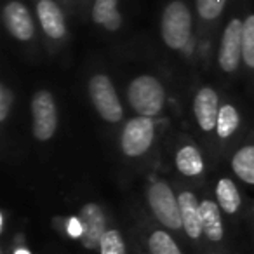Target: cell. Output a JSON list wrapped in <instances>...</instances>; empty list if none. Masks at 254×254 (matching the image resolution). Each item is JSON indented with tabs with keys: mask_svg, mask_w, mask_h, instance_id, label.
Instances as JSON below:
<instances>
[{
	"mask_svg": "<svg viewBox=\"0 0 254 254\" xmlns=\"http://www.w3.org/2000/svg\"><path fill=\"white\" fill-rule=\"evenodd\" d=\"M146 204L162 228L174 233H180L183 230L180 198L166 180L159 178L150 180L146 187Z\"/></svg>",
	"mask_w": 254,
	"mask_h": 254,
	"instance_id": "obj_1",
	"label": "cell"
},
{
	"mask_svg": "<svg viewBox=\"0 0 254 254\" xmlns=\"http://www.w3.org/2000/svg\"><path fill=\"white\" fill-rule=\"evenodd\" d=\"M166 87L155 75H138L127 85L129 106L141 117H159L166 106Z\"/></svg>",
	"mask_w": 254,
	"mask_h": 254,
	"instance_id": "obj_2",
	"label": "cell"
},
{
	"mask_svg": "<svg viewBox=\"0 0 254 254\" xmlns=\"http://www.w3.org/2000/svg\"><path fill=\"white\" fill-rule=\"evenodd\" d=\"M193 33V16L183 0H173L164 7L160 18L162 42L171 51H183Z\"/></svg>",
	"mask_w": 254,
	"mask_h": 254,
	"instance_id": "obj_3",
	"label": "cell"
},
{
	"mask_svg": "<svg viewBox=\"0 0 254 254\" xmlns=\"http://www.w3.org/2000/svg\"><path fill=\"white\" fill-rule=\"evenodd\" d=\"M87 94L96 113L106 124H119L124 119V106L113 80L106 73H94L87 82Z\"/></svg>",
	"mask_w": 254,
	"mask_h": 254,
	"instance_id": "obj_4",
	"label": "cell"
},
{
	"mask_svg": "<svg viewBox=\"0 0 254 254\" xmlns=\"http://www.w3.org/2000/svg\"><path fill=\"white\" fill-rule=\"evenodd\" d=\"M155 141V120L136 115L129 119L120 132V150L127 159L143 157Z\"/></svg>",
	"mask_w": 254,
	"mask_h": 254,
	"instance_id": "obj_5",
	"label": "cell"
},
{
	"mask_svg": "<svg viewBox=\"0 0 254 254\" xmlns=\"http://www.w3.org/2000/svg\"><path fill=\"white\" fill-rule=\"evenodd\" d=\"M58 131L56 98L47 89H39L32 96V132L37 141H49Z\"/></svg>",
	"mask_w": 254,
	"mask_h": 254,
	"instance_id": "obj_6",
	"label": "cell"
},
{
	"mask_svg": "<svg viewBox=\"0 0 254 254\" xmlns=\"http://www.w3.org/2000/svg\"><path fill=\"white\" fill-rule=\"evenodd\" d=\"M77 218L82 226V233L78 237L80 246L89 253L99 251V244H101L106 230L110 228L108 216H106L105 209L98 202H85L78 209Z\"/></svg>",
	"mask_w": 254,
	"mask_h": 254,
	"instance_id": "obj_7",
	"label": "cell"
},
{
	"mask_svg": "<svg viewBox=\"0 0 254 254\" xmlns=\"http://www.w3.org/2000/svg\"><path fill=\"white\" fill-rule=\"evenodd\" d=\"M242 30L244 19L233 18L226 23L218 47V64L221 71L232 75L239 71L242 60Z\"/></svg>",
	"mask_w": 254,
	"mask_h": 254,
	"instance_id": "obj_8",
	"label": "cell"
},
{
	"mask_svg": "<svg viewBox=\"0 0 254 254\" xmlns=\"http://www.w3.org/2000/svg\"><path fill=\"white\" fill-rule=\"evenodd\" d=\"M2 23L14 40L28 44L35 37V23L30 9L21 0H9L2 9Z\"/></svg>",
	"mask_w": 254,
	"mask_h": 254,
	"instance_id": "obj_9",
	"label": "cell"
},
{
	"mask_svg": "<svg viewBox=\"0 0 254 254\" xmlns=\"http://www.w3.org/2000/svg\"><path fill=\"white\" fill-rule=\"evenodd\" d=\"M219 108H221L219 96L211 85H202L195 92L193 101H191V110H193V117L197 120V126L200 127V131L204 132L216 131Z\"/></svg>",
	"mask_w": 254,
	"mask_h": 254,
	"instance_id": "obj_10",
	"label": "cell"
},
{
	"mask_svg": "<svg viewBox=\"0 0 254 254\" xmlns=\"http://www.w3.org/2000/svg\"><path fill=\"white\" fill-rule=\"evenodd\" d=\"M35 12L40 28L47 39L53 42H61L66 37V18L54 0H37Z\"/></svg>",
	"mask_w": 254,
	"mask_h": 254,
	"instance_id": "obj_11",
	"label": "cell"
},
{
	"mask_svg": "<svg viewBox=\"0 0 254 254\" xmlns=\"http://www.w3.org/2000/svg\"><path fill=\"white\" fill-rule=\"evenodd\" d=\"M181 207V221H183V232L191 242L198 244L204 239V226H202V212H200V198L190 190H181L178 193Z\"/></svg>",
	"mask_w": 254,
	"mask_h": 254,
	"instance_id": "obj_12",
	"label": "cell"
},
{
	"mask_svg": "<svg viewBox=\"0 0 254 254\" xmlns=\"http://www.w3.org/2000/svg\"><path fill=\"white\" fill-rule=\"evenodd\" d=\"M200 212L204 239L211 244H221L225 240V223H223V211L216 198H200Z\"/></svg>",
	"mask_w": 254,
	"mask_h": 254,
	"instance_id": "obj_13",
	"label": "cell"
},
{
	"mask_svg": "<svg viewBox=\"0 0 254 254\" xmlns=\"http://www.w3.org/2000/svg\"><path fill=\"white\" fill-rule=\"evenodd\" d=\"M174 164L181 176L197 178L204 173V157L193 143H185L176 150Z\"/></svg>",
	"mask_w": 254,
	"mask_h": 254,
	"instance_id": "obj_14",
	"label": "cell"
},
{
	"mask_svg": "<svg viewBox=\"0 0 254 254\" xmlns=\"http://www.w3.org/2000/svg\"><path fill=\"white\" fill-rule=\"evenodd\" d=\"M92 21L106 32H119L122 16L119 11V0H94L92 2Z\"/></svg>",
	"mask_w": 254,
	"mask_h": 254,
	"instance_id": "obj_15",
	"label": "cell"
},
{
	"mask_svg": "<svg viewBox=\"0 0 254 254\" xmlns=\"http://www.w3.org/2000/svg\"><path fill=\"white\" fill-rule=\"evenodd\" d=\"M214 198L219 207H221V211L228 216L239 214L240 207H242V197H240V191L237 188L235 181L226 176L219 178L218 183H216Z\"/></svg>",
	"mask_w": 254,
	"mask_h": 254,
	"instance_id": "obj_16",
	"label": "cell"
},
{
	"mask_svg": "<svg viewBox=\"0 0 254 254\" xmlns=\"http://www.w3.org/2000/svg\"><path fill=\"white\" fill-rule=\"evenodd\" d=\"M232 171L240 181L254 187V145H244L233 153Z\"/></svg>",
	"mask_w": 254,
	"mask_h": 254,
	"instance_id": "obj_17",
	"label": "cell"
},
{
	"mask_svg": "<svg viewBox=\"0 0 254 254\" xmlns=\"http://www.w3.org/2000/svg\"><path fill=\"white\" fill-rule=\"evenodd\" d=\"M146 247H148V253L152 254H183L176 239L166 228L150 230L146 237Z\"/></svg>",
	"mask_w": 254,
	"mask_h": 254,
	"instance_id": "obj_18",
	"label": "cell"
},
{
	"mask_svg": "<svg viewBox=\"0 0 254 254\" xmlns=\"http://www.w3.org/2000/svg\"><path fill=\"white\" fill-rule=\"evenodd\" d=\"M240 127V113L235 105L232 103H223L219 108L218 122H216V136L219 139H228L239 131Z\"/></svg>",
	"mask_w": 254,
	"mask_h": 254,
	"instance_id": "obj_19",
	"label": "cell"
},
{
	"mask_svg": "<svg viewBox=\"0 0 254 254\" xmlns=\"http://www.w3.org/2000/svg\"><path fill=\"white\" fill-rule=\"evenodd\" d=\"M98 254H129L127 251V244L124 239V233L119 228L110 226L106 230L105 237H103L101 244H99Z\"/></svg>",
	"mask_w": 254,
	"mask_h": 254,
	"instance_id": "obj_20",
	"label": "cell"
},
{
	"mask_svg": "<svg viewBox=\"0 0 254 254\" xmlns=\"http://www.w3.org/2000/svg\"><path fill=\"white\" fill-rule=\"evenodd\" d=\"M242 60L249 70L254 71V12L244 19L242 30Z\"/></svg>",
	"mask_w": 254,
	"mask_h": 254,
	"instance_id": "obj_21",
	"label": "cell"
},
{
	"mask_svg": "<svg viewBox=\"0 0 254 254\" xmlns=\"http://www.w3.org/2000/svg\"><path fill=\"white\" fill-rule=\"evenodd\" d=\"M226 2L228 0H195V7H197V14L204 21H214L221 16L225 11Z\"/></svg>",
	"mask_w": 254,
	"mask_h": 254,
	"instance_id": "obj_22",
	"label": "cell"
},
{
	"mask_svg": "<svg viewBox=\"0 0 254 254\" xmlns=\"http://www.w3.org/2000/svg\"><path fill=\"white\" fill-rule=\"evenodd\" d=\"M14 106V91L5 82L0 84V122L5 124Z\"/></svg>",
	"mask_w": 254,
	"mask_h": 254,
	"instance_id": "obj_23",
	"label": "cell"
},
{
	"mask_svg": "<svg viewBox=\"0 0 254 254\" xmlns=\"http://www.w3.org/2000/svg\"><path fill=\"white\" fill-rule=\"evenodd\" d=\"M16 254H28V253H26V251H18Z\"/></svg>",
	"mask_w": 254,
	"mask_h": 254,
	"instance_id": "obj_24",
	"label": "cell"
},
{
	"mask_svg": "<svg viewBox=\"0 0 254 254\" xmlns=\"http://www.w3.org/2000/svg\"><path fill=\"white\" fill-rule=\"evenodd\" d=\"M141 254H152V253H141Z\"/></svg>",
	"mask_w": 254,
	"mask_h": 254,
	"instance_id": "obj_25",
	"label": "cell"
}]
</instances>
